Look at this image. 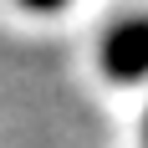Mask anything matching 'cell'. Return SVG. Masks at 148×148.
<instances>
[{
    "label": "cell",
    "mask_w": 148,
    "mask_h": 148,
    "mask_svg": "<svg viewBox=\"0 0 148 148\" xmlns=\"http://www.w3.org/2000/svg\"><path fill=\"white\" fill-rule=\"evenodd\" d=\"M143 148H148V128H143Z\"/></svg>",
    "instance_id": "obj_2"
},
{
    "label": "cell",
    "mask_w": 148,
    "mask_h": 148,
    "mask_svg": "<svg viewBox=\"0 0 148 148\" xmlns=\"http://www.w3.org/2000/svg\"><path fill=\"white\" fill-rule=\"evenodd\" d=\"M102 66L112 82H138L148 72V21H128L107 36L102 46Z\"/></svg>",
    "instance_id": "obj_1"
}]
</instances>
